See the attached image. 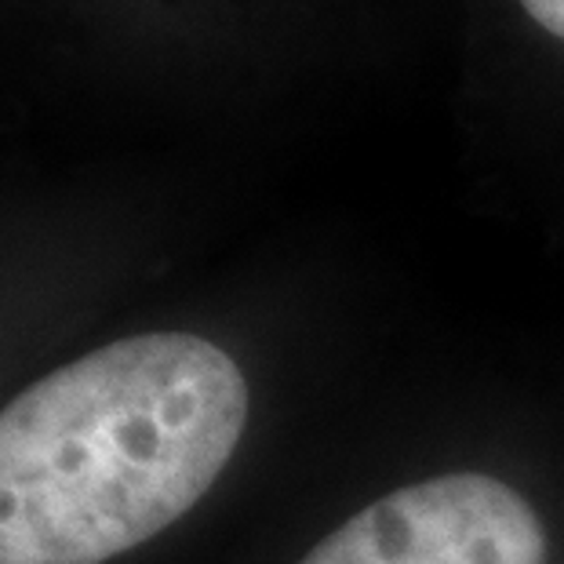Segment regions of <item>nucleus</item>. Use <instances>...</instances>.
I'll return each mask as SVG.
<instances>
[{
	"instance_id": "nucleus-1",
	"label": "nucleus",
	"mask_w": 564,
	"mask_h": 564,
	"mask_svg": "<svg viewBox=\"0 0 564 564\" xmlns=\"http://www.w3.org/2000/svg\"><path fill=\"white\" fill-rule=\"evenodd\" d=\"M248 382L200 335L55 368L0 412V564H106L189 513L234 459Z\"/></svg>"
},
{
	"instance_id": "nucleus-3",
	"label": "nucleus",
	"mask_w": 564,
	"mask_h": 564,
	"mask_svg": "<svg viewBox=\"0 0 564 564\" xmlns=\"http://www.w3.org/2000/svg\"><path fill=\"white\" fill-rule=\"evenodd\" d=\"M524 11L554 37H564V0H521Z\"/></svg>"
},
{
	"instance_id": "nucleus-2",
	"label": "nucleus",
	"mask_w": 564,
	"mask_h": 564,
	"mask_svg": "<svg viewBox=\"0 0 564 564\" xmlns=\"http://www.w3.org/2000/svg\"><path fill=\"white\" fill-rule=\"evenodd\" d=\"M299 564H546V528L499 477L444 474L376 499Z\"/></svg>"
}]
</instances>
